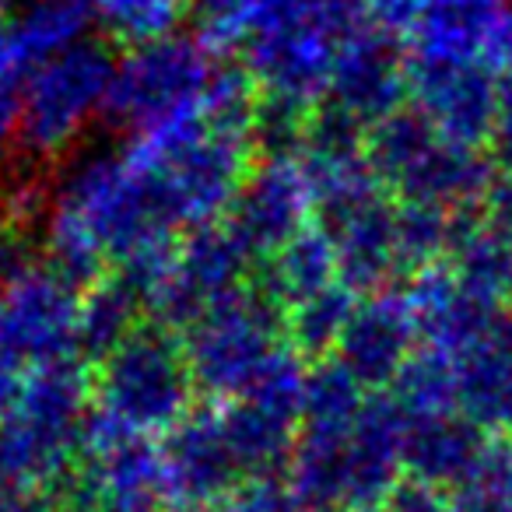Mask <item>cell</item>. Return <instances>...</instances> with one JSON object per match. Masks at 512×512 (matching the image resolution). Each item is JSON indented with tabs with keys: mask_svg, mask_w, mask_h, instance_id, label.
Returning <instances> with one entry per match:
<instances>
[{
	"mask_svg": "<svg viewBox=\"0 0 512 512\" xmlns=\"http://www.w3.org/2000/svg\"><path fill=\"white\" fill-rule=\"evenodd\" d=\"M358 302H362V295H355L348 285L327 288L288 313V337L309 362H323L337 351Z\"/></svg>",
	"mask_w": 512,
	"mask_h": 512,
	"instance_id": "cell-13",
	"label": "cell"
},
{
	"mask_svg": "<svg viewBox=\"0 0 512 512\" xmlns=\"http://www.w3.org/2000/svg\"><path fill=\"white\" fill-rule=\"evenodd\" d=\"M256 281H260L264 292H271L274 299L285 306V313H292L295 306L309 302L313 295L341 285L337 249H334L330 232L323 228V221L309 225L306 232H299L292 242H285L278 253L260 260Z\"/></svg>",
	"mask_w": 512,
	"mask_h": 512,
	"instance_id": "cell-10",
	"label": "cell"
},
{
	"mask_svg": "<svg viewBox=\"0 0 512 512\" xmlns=\"http://www.w3.org/2000/svg\"><path fill=\"white\" fill-rule=\"evenodd\" d=\"M197 397L183 337L144 320L92 369V407L106 435H144L179 425Z\"/></svg>",
	"mask_w": 512,
	"mask_h": 512,
	"instance_id": "cell-1",
	"label": "cell"
},
{
	"mask_svg": "<svg viewBox=\"0 0 512 512\" xmlns=\"http://www.w3.org/2000/svg\"><path fill=\"white\" fill-rule=\"evenodd\" d=\"M320 221L334 239L341 285H348L362 299L383 292L400 267L397 207L390 204L386 190L330 207L320 214Z\"/></svg>",
	"mask_w": 512,
	"mask_h": 512,
	"instance_id": "cell-8",
	"label": "cell"
},
{
	"mask_svg": "<svg viewBox=\"0 0 512 512\" xmlns=\"http://www.w3.org/2000/svg\"><path fill=\"white\" fill-rule=\"evenodd\" d=\"M193 0H92L95 25L109 46L137 50L179 32Z\"/></svg>",
	"mask_w": 512,
	"mask_h": 512,
	"instance_id": "cell-12",
	"label": "cell"
},
{
	"mask_svg": "<svg viewBox=\"0 0 512 512\" xmlns=\"http://www.w3.org/2000/svg\"><path fill=\"white\" fill-rule=\"evenodd\" d=\"M81 292L46 256L0 285V383L22 386L36 369L81 362Z\"/></svg>",
	"mask_w": 512,
	"mask_h": 512,
	"instance_id": "cell-5",
	"label": "cell"
},
{
	"mask_svg": "<svg viewBox=\"0 0 512 512\" xmlns=\"http://www.w3.org/2000/svg\"><path fill=\"white\" fill-rule=\"evenodd\" d=\"M228 221L260 260L320 221V190L302 144L260 151Z\"/></svg>",
	"mask_w": 512,
	"mask_h": 512,
	"instance_id": "cell-6",
	"label": "cell"
},
{
	"mask_svg": "<svg viewBox=\"0 0 512 512\" xmlns=\"http://www.w3.org/2000/svg\"><path fill=\"white\" fill-rule=\"evenodd\" d=\"M393 43L397 39L390 32H383L372 18H365L344 43L323 109L351 120L365 134L386 116L400 113L397 102L404 95V71H400Z\"/></svg>",
	"mask_w": 512,
	"mask_h": 512,
	"instance_id": "cell-7",
	"label": "cell"
},
{
	"mask_svg": "<svg viewBox=\"0 0 512 512\" xmlns=\"http://www.w3.org/2000/svg\"><path fill=\"white\" fill-rule=\"evenodd\" d=\"M148 320L144 299L120 278L106 274L95 285L81 292L78 309V355L88 369L102 362L109 351H116L141 323Z\"/></svg>",
	"mask_w": 512,
	"mask_h": 512,
	"instance_id": "cell-11",
	"label": "cell"
},
{
	"mask_svg": "<svg viewBox=\"0 0 512 512\" xmlns=\"http://www.w3.org/2000/svg\"><path fill=\"white\" fill-rule=\"evenodd\" d=\"M116 53L106 39H85L29 78L15 144L32 169L64 158L99 116H106L116 78Z\"/></svg>",
	"mask_w": 512,
	"mask_h": 512,
	"instance_id": "cell-3",
	"label": "cell"
},
{
	"mask_svg": "<svg viewBox=\"0 0 512 512\" xmlns=\"http://www.w3.org/2000/svg\"><path fill=\"white\" fill-rule=\"evenodd\" d=\"M225 64L228 57H221L200 32H176L158 43L123 50L116 60L106 120L130 137L176 113L214 106Z\"/></svg>",
	"mask_w": 512,
	"mask_h": 512,
	"instance_id": "cell-4",
	"label": "cell"
},
{
	"mask_svg": "<svg viewBox=\"0 0 512 512\" xmlns=\"http://www.w3.org/2000/svg\"><path fill=\"white\" fill-rule=\"evenodd\" d=\"M411 323V295H400L393 288L365 295L330 358H337L362 386L379 383L404 365V355L411 348Z\"/></svg>",
	"mask_w": 512,
	"mask_h": 512,
	"instance_id": "cell-9",
	"label": "cell"
},
{
	"mask_svg": "<svg viewBox=\"0 0 512 512\" xmlns=\"http://www.w3.org/2000/svg\"><path fill=\"white\" fill-rule=\"evenodd\" d=\"M288 341L285 306L256 278L207 309L183 334L197 393L214 397V404L249 397Z\"/></svg>",
	"mask_w": 512,
	"mask_h": 512,
	"instance_id": "cell-2",
	"label": "cell"
}]
</instances>
